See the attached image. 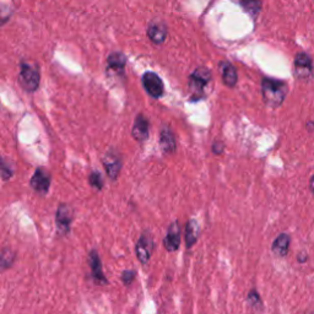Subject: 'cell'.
I'll return each mask as SVG.
<instances>
[{
    "label": "cell",
    "instance_id": "26",
    "mask_svg": "<svg viewBox=\"0 0 314 314\" xmlns=\"http://www.w3.org/2000/svg\"><path fill=\"white\" fill-rule=\"evenodd\" d=\"M309 189H310V192H312V194L314 195V176L312 177V179H310V182H309Z\"/></svg>",
    "mask_w": 314,
    "mask_h": 314
},
{
    "label": "cell",
    "instance_id": "2",
    "mask_svg": "<svg viewBox=\"0 0 314 314\" xmlns=\"http://www.w3.org/2000/svg\"><path fill=\"white\" fill-rule=\"evenodd\" d=\"M211 80V72L207 68L199 66L189 76V92L192 101H199L204 97L205 87Z\"/></svg>",
    "mask_w": 314,
    "mask_h": 314
},
{
    "label": "cell",
    "instance_id": "11",
    "mask_svg": "<svg viewBox=\"0 0 314 314\" xmlns=\"http://www.w3.org/2000/svg\"><path fill=\"white\" fill-rule=\"evenodd\" d=\"M179 243H180V227L178 221H174L168 226L167 233H166V237L164 240V246L168 252H174V250H177L178 247H179Z\"/></svg>",
    "mask_w": 314,
    "mask_h": 314
},
{
    "label": "cell",
    "instance_id": "14",
    "mask_svg": "<svg viewBox=\"0 0 314 314\" xmlns=\"http://www.w3.org/2000/svg\"><path fill=\"white\" fill-rule=\"evenodd\" d=\"M220 70H221L223 84L228 87L236 86L238 76H237V70H236L234 66L228 62H222L221 64H220Z\"/></svg>",
    "mask_w": 314,
    "mask_h": 314
},
{
    "label": "cell",
    "instance_id": "6",
    "mask_svg": "<svg viewBox=\"0 0 314 314\" xmlns=\"http://www.w3.org/2000/svg\"><path fill=\"white\" fill-rule=\"evenodd\" d=\"M143 86L146 90V92L149 93L151 97L153 98H160L165 92V86L162 83L161 77L156 74V72L147 71L143 75Z\"/></svg>",
    "mask_w": 314,
    "mask_h": 314
},
{
    "label": "cell",
    "instance_id": "5",
    "mask_svg": "<svg viewBox=\"0 0 314 314\" xmlns=\"http://www.w3.org/2000/svg\"><path fill=\"white\" fill-rule=\"evenodd\" d=\"M72 219H74V211H72L71 206L66 204H60L56 216L57 231L60 236H65L70 232Z\"/></svg>",
    "mask_w": 314,
    "mask_h": 314
},
{
    "label": "cell",
    "instance_id": "16",
    "mask_svg": "<svg viewBox=\"0 0 314 314\" xmlns=\"http://www.w3.org/2000/svg\"><path fill=\"white\" fill-rule=\"evenodd\" d=\"M160 146L166 153H172L176 151V140L168 128L162 129L161 134H160Z\"/></svg>",
    "mask_w": 314,
    "mask_h": 314
},
{
    "label": "cell",
    "instance_id": "3",
    "mask_svg": "<svg viewBox=\"0 0 314 314\" xmlns=\"http://www.w3.org/2000/svg\"><path fill=\"white\" fill-rule=\"evenodd\" d=\"M41 75L37 66H32L27 63H21L19 83L21 87L27 92H35L38 89Z\"/></svg>",
    "mask_w": 314,
    "mask_h": 314
},
{
    "label": "cell",
    "instance_id": "20",
    "mask_svg": "<svg viewBox=\"0 0 314 314\" xmlns=\"http://www.w3.org/2000/svg\"><path fill=\"white\" fill-rule=\"evenodd\" d=\"M89 183L92 188H95L97 190H101L102 188H103V178H102L101 173H98V172H96V171H93L90 173Z\"/></svg>",
    "mask_w": 314,
    "mask_h": 314
},
{
    "label": "cell",
    "instance_id": "15",
    "mask_svg": "<svg viewBox=\"0 0 314 314\" xmlns=\"http://www.w3.org/2000/svg\"><path fill=\"white\" fill-rule=\"evenodd\" d=\"M290 243H291V238L289 234L281 233L276 237V240L273 242L271 250L275 255L277 256H285L287 255L290 249Z\"/></svg>",
    "mask_w": 314,
    "mask_h": 314
},
{
    "label": "cell",
    "instance_id": "19",
    "mask_svg": "<svg viewBox=\"0 0 314 314\" xmlns=\"http://www.w3.org/2000/svg\"><path fill=\"white\" fill-rule=\"evenodd\" d=\"M234 2H237L252 16H256L261 10V0H234Z\"/></svg>",
    "mask_w": 314,
    "mask_h": 314
},
{
    "label": "cell",
    "instance_id": "17",
    "mask_svg": "<svg viewBox=\"0 0 314 314\" xmlns=\"http://www.w3.org/2000/svg\"><path fill=\"white\" fill-rule=\"evenodd\" d=\"M199 233H200V228H199L198 222L195 220H189L186 223V244L187 248H192L196 243L199 238Z\"/></svg>",
    "mask_w": 314,
    "mask_h": 314
},
{
    "label": "cell",
    "instance_id": "10",
    "mask_svg": "<svg viewBox=\"0 0 314 314\" xmlns=\"http://www.w3.org/2000/svg\"><path fill=\"white\" fill-rule=\"evenodd\" d=\"M30 186L39 194H47L50 187V174L44 168H37L30 180Z\"/></svg>",
    "mask_w": 314,
    "mask_h": 314
},
{
    "label": "cell",
    "instance_id": "24",
    "mask_svg": "<svg viewBox=\"0 0 314 314\" xmlns=\"http://www.w3.org/2000/svg\"><path fill=\"white\" fill-rule=\"evenodd\" d=\"M223 149H225V146H223V144L220 143V141H217V143L213 145V151L215 153H222Z\"/></svg>",
    "mask_w": 314,
    "mask_h": 314
},
{
    "label": "cell",
    "instance_id": "13",
    "mask_svg": "<svg viewBox=\"0 0 314 314\" xmlns=\"http://www.w3.org/2000/svg\"><path fill=\"white\" fill-rule=\"evenodd\" d=\"M149 128H150V123L149 119L146 117H144L143 114H139V116L135 118V123L134 126L132 129V135L135 140L139 141V143H143V141L146 140L149 138Z\"/></svg>",
    "mask_w": 314,
    "mask_h": 314
},
{
    "label": "cell",
    "instance_id": "25",
    "mask_svg": "<svg viewBox=\"0 0 314 314\" xmlns=\"http://www.w3.org/2000/svg\"><path fill=\"white\" fill-rule=\"evenodd\" d=\"M297 261L301 263V264H304V263H307L308 261V254H307V253L306 252L298 253Z\"/></svg>",
    "mask_w": 314,
    "mask_h": 314
},
{
    "label": "cell",
    "instance_id": "21",
    "mask_svg": "<svg viewBox=\"0 0 314 314\" xmlns=\"http://www.w3.org/2000/svg\"><path fill=\"white\" fill-rule=\"evenodd\" d=\"M247 302H248V303L252 307H260L261 306V300H260V297H259L256 290H252V291H249L248 297H247Z\"/></svg>",
    "mask_w": 314,
    "mask_h": 314
},
{
    "label": "cell",
    "instance_id": "9",
    "mask_svg": "<svg viewBox=\"0 0 314 314\" xmlns=\"http://www.w3.org/2000/svg\"><path fill=\"white\" fill-rule=\"evenodd\" d=\"M103 166L108 177L112 180H116L119 176L120 168H122V160H120L119 153L113 150L108 151L103 157Z\"/></svg>",
    "mask_w": 314,
    "mask_h": 314
},
{
    "label": "cell",
    "instance_id": "8",
    "mask_svg": "<svg viewBox=\"0 0 314 314\" xmlns=\"http://www.w3.org/2000/svg\"><path fill=\"white\" fill-rule=\"evenodd\" d=\"M89 265L90 269H91V276L97 285H107L108 280L106 279L103 270H102V261L101 258H99L98 253L96 252L95 249L90 250L89 253Z\"/></svg>",
    "mask_w": 314,
    "mask_h": 314
},
{
    "label": "cell",
    "instance_id": "18",
    "mask_svg": "<svg viewBox=\"0 0 314 314\" xmlns=\"http://www.w3.org/2000/svg\"><path fill=\"white\" fill-rule=\"evenodd\" d=\"M107 64L111 70H114L116 72H120V74H123L125 64H126V58L123 53L113 52L108 56Z\"/></svg>",
    "mask_w": 314,
    "mask_h": 314
},
{
    "label": "cell",
    "instance_id": "23",
    "mask_svg": "<svg viewBox=\"0 0 314 314\" xmlns=\"http://www.w3.org/2000/svg\"><path fill=\"white\" fill-rule=\"evenodd\" d=\"M2 174H3V179H4V180L9 179V178L13 176V171H11L10 165L8 166L7 161L2 162Z\"/></svg>",
    "mask_w": 314,
    "mask_h": 314
},
{
    "label": "cell",
    "instance_id": "12",
    "mask_svg": "<svg viewBox=\"0 0 314 314\" xmlns=\"http://www.w3.org/2000/svg\"><path fill=\"white\" fill-rule=\"evenodd\" d=\"M146 33L151 42H153L155 44H162L166 41V37H167L168 30L164 22L155 21V22H151L147 26Z\"/></svg>",
    "mask_w": 314,
    "mask_h": 314
},
{
    "label": "cell",
    "instance_id": "7",
    "mask_svg": "<svg viewBox=\"0 0 314 314\" xmlns=\"http://www.w3.org/2000/svg\"><path fill=\"white\" fill-rule=\"evenodd\" d=\"M137 256L141 264H147L153 250V240L149 231H145L137 243Z\"/></svg>",
    "mask_w": 314,
    "mask_h": 314
},
{
    "label": "cell",
    "instance_id": "1",
    "mask_svg": "<svg viewBox=\"0 0 314 314\" xmlns=\"http://www.w3.org/2000/svg\"><path fill=\"white\" fill-rule=\"evenodd\" d=\"M289 87L285 81L276 78L264 77L261 81V95L265 104L271 108H277L282 104L287 96Z\"/></svg>",
    "mask_w": 314,
    "mask_h": 314
},
{
    "label": "cell",
    "instance_id": "4",
    "mask_svg": "<svg viewBox=\"0 0 314 314\" xmlns=\"http://www.w3.org/2000/svg\"><path fill=\"white\" fill-rule=\"evenodd\" d=\"M295 76L297 80L308 81L313 74V62L312 58L307 53H298L294 63Z\"/></svg>",
    "mask_w": 314,
    "mask_h": 314
},
{
    "label": "cell",
    "instance_id": "22",
    "mask_svg": "<svg viewBox=\"0 0 314 314\" xmlns=\"http://www.w3.org/2000/svg\"><path fill=\"white\" fill-rule=\"evenodd\" d=\"M135 277H137V273L134 270H125L122 274V281L125 286H129L134 281Z\"/></svg>",
    "mask_w": 314,
    "mask_h": 314
}]
</instances>
